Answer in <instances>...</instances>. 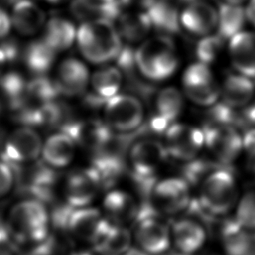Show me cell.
<instances>
[{
    "label": "cell",
    "mask_w": 255,
    "mask_h": 255,
    "mask_svg": "<svg viewBox=\"0 0 255 255\" xmlns=\"http://www.w3.org/2000/svg\"><path fill=\"white\" fill-rule=\"evenodd\" d=\"M167 158L168 154L163 142L151 137L138 138L128 149L129 175L146 200L158 180L157 172Z\"/></svg>",
    "instance_id": "obj_1"
},
{
    "label": "cell",
    "mask_w": 255,
    "mask_h": 255,
    "mask_svg": "<svg viewBox=\"0 0 255 255\" xmlns=\"http://www.w3.org/2000/svg\"><path fill=\"white\" fill-rule=\"evenodd\" d=\"M135 65L138 73L148 81L157 83L169 79L179 65L174 41L162 34L146 38L135 49Z\"/></svg>",
    "instance_id": "obj_2"
},
{
    "label": "cell",
    "mask_w": 255,
    "mask_h": 255,
    "mask_svg": "<svg viewBox=\"0 0 255 255\" xmlns=\"http://www.w3.org/2000/svg\"><path fill=\"white\" fill-rule=\"evenodd\" d=\"M7 225L16 245H31L50 236L51 216L45 203L27 198L13 205L8 213Z\"/></svg>",
    "instance_id": "obj_3"
},
{
    "label": "cell",
    "mask_w": 255,
    "mask_h": 255,
    "mask_svg": "<svg viewBox=\"0 0 255 255\" xmlns=\"http://www.w3.org/2000/svg\"><path fill=\"white\" fill-rule=\"evenodd\" d=\"M122 40L114 22L98 20L82 23L76 42L86 60L102 65L118 58L124 46Z\"/></svg>",
    "instance_id": "obj_4"
},
{
    "label": "cell",
    "mask_w": 255,
    "mask_h": 255,
    "mask_svg": "<svg viewBox=\"0 0 255 255\" xmlns=\"http://www.w3.org/2000/svg\"><path fill=\"white\" fill-rule=\"evenodd\" d=\"M238 185L233 172L226 165L211 170L198 185L197 204L210 216H223L236 206Z\"/></svg>",
    "instance_id": "obj_5"
},
{
    "label": "cell",
    "mask_w": 255,
    "mask_h": 255,
    "mask_svg": "<svg viewBox=\"0 0 255 255\" xmlns=\"http://www.w3.org/2000/svg\"><path fill=\"white\" fill-rule=\"evenodd\" d=\"M133 238L139 250L148 255H161L170 248L172 243L170 225L161 218V214L148 200L140 203L134 223Z\"/></svg>",
    "instance_id": "obj_6"
},
{
    "label": "cell",
    "mask_w": 255,
    "mask_h": 255,
    "mask_svg": "<svg viewBox=\"0 0 255 255\" xmlns=\"http://www.w3.org/2000/svg\"><path fill=\"white\" fill-rule=\"evenodd\" d=\"M103 121L113 132L128 133L142 126L144 107L133 95L118 94L104 105Z\"/></svg>",
    "instance_id": "obj_7"
},
{
    "label": "cell",
    "mask_w": 255,
    "mask_h": 255,
    "mask_svg": "<svg viewBox=\"0 0 255 255\" xmlns=\"http://www.w3.org/2000/svg\"><path fill=\"white\" fill-rule=\"evenodd\" d=\"M181 85L183 95L196 106L209 108L220 99V84L210 66L199 61L185 68Z\"/></svg>",
    "instance_id": "obj_8"
},
{
    "label": "cell",
    "mask_w": 255,
    "mask_h": 255,
    "mask_svg": "<svg viewBox=\"0 0 255 255\" xmlns=\"http://www.w3.org/2000/svg\"><path fill=\"white\" fill-rule=\"evenodd\" d=\"M189 183L181 176L158 179L150 192L148 201L161 215H176L189 208L192 197Z\"/></svg>",
    "instance_id": "obj_9"
},
{
    "label": "cell",
    "mask_w": 255,
    "mask_h": 255,
    "mask_svg": "<svg viewBox=\"0 0 255 255\" xmlns=\"http://www.w3.org/2000/svg\"><path fill=\"white\" fill-rule=\"evenodd\" d=\"M163 136L168 157L181 162L197 158L205 147L203 128L194 125L176 122L165 130Z\"/></svg>",
    "instance_id": "obj_10"
},
{
    "label": "cell",
    "mask_w": 255,
    "mask_h": 255,
    "mask_svg": "<svg viewBox=\"0 0 255 255\" xmlns=\"http://www.w3.org/2000/svg\"><path fill=\"white\" fill-rule=\"evenodd\" d=\"M14 169L16 171V184L30 198L43 203L54 199L58 183V175L54 168L45 162L35 161L26 168L22 165Z\"/></svg>",
    "instance_id": "obj_11"
},
{
    "label": "cell",
    "mask_w": 255,
    "mask_h": 255,
    "mask_svg": "<svg viewBox=\"0 0 255 255\" xmlns=\"http://www.w3.org/2000/svg\"><path fill=\"white\" fill-rule=\"evenodd\" d=\"M202 128L205 147L218 163H232L243 151V138L235 126L205 123Z\"/></svg>",
    "instance_id": "obj_12"
},
{
    "label": "cell",
    "mask_w": 255,
    "mask_h": 255,
    "mask_svg": "<svg viewBox=\"0 0 255 255\" xmlns=\"http://www.w3.org/2000/svg\"><path fill=\"white\" fill-rule=\"evenodd\" d=\"M43 143L37 130L22 126L7 135L1 159L14 168L33 163L42 154Z\"/></svg>",
    "instance_id": "obj_13"
},
{
    "label": "cell",
    "mask_w": 255,
    "mask_h": 255,
    "mask_svg": "<svg viewBox=\"0 0 255 255\" xmlns=\"http://www.w3.org/2000/svg\"><path fill=\"white\" fill-rule=\"evenodd\" d=\"M111 224L112 222L97 208H74L69 215L66 232L80 241L95 245L101 242Z\"/></svg>",
    "instance_id": "obj_14"
},
{
    "label": "cell",
    "mask_w": 255,
    "mask_h": 255,
    "mask_svg": "<svg viewBox=\"0 0 255 255\" xmlns=\"http://www.w3.org/2000/svg\"><path fill=\"white\" fill-rule=\"evenodd\" d=\"M183 93L175 87H164L157 91L153 100L151 114L148 119V129L156 134L165 130L180 117L184 108Z\"/></svg>",
    "instance_id": "obj_15"
},
{
    "label": "cell",
    "mask_w": 255,
    "mask_h": 255,
    "mask_svg": "<svg viewBox=\"0 0 255 255\" xmlns=\"http://www.w3.org/2000/svg\"><path fill=\"white\" fill-rule=\"evenodd\" d=\"M179 23L192 36H209L217 31L218 8L204 0H189L179 11Z\"/></svg>",
    "instance_id": "obj_16"
},
{
    "label": "cell",
    "mask_w": 255,
    "mask_h": 255,
    "mask_svg": "<svg viewBox=\"0 0 255 255\" xmlns=\"http://www.w3.org/2000/svg\"><path fill=\"white\" fill-rule=\"evenodd\" d=\"M102 189L101 180L91 166L74 170L65 180V202L74 208L90 206Z\"/></svg>",
    "instance_id": "obj_17"
},
{
    "label": "cell",
    "mask_w": 255,
    "mask_h": 255,
    "mask_svg": "<svg viewBox=\"0 0 255 255\" xmlns=\"http://www.w3.org/2000/svg\"><path fill=\"white\" fill-rule=\"evenodd\" d=\"M123 82L124 73L118 66H102L91 76L86 104L89 107H104L110 99L120 94Z\"/></svg>",
    "instance_id": "obj_18"
},
{
    "label": "cell",
    "mask_w": 255,
    "mask_h": 255,
    "mask_svg": "<svg viewBox=\"0 0 255 255\" xmlns=\"http://www.w3.org/2000/svg\"><path fill=\"white\" fill-rule=\"evenodd\" d=\"M90 79L87 66L81 60L70 57L58 65L54 82L60 95L78 97L87 93Z\"/></svg>",
    "instance_id": "obj_19"
},
{
    "label": "cell",
    "mask_w": 255,
    "mask_h": 255,
    "mask_svg": "<svg viewBox=\"0 0 255 255\" xmlns=\"http://www.w3.org/2000/svg\"><path fill=\"white\" fill-rule=\"evenodd\" d=\"M61 131L68 133L77 145L85 147L92 152L103 146L115 133L104 121L96 119L72 120Z\"/></svg>",
    "instance_id": "obj_20"
},
{
    "label": "cell",
    "mask_w": 255,
    "mask_h": 255,
    "mask_svg": "<svg viewBox=\"0 0 255 255\" xmlns=\"http://www.w3.org/2000/svg\"><path fill=\"white\" fill-rule=\"evenodd\" d=\"M172 243L179 252L185 254L198 253L205 245L207 231L204 225L194 217H181L171 225Z\"/></svg>",
    "instance_id": "obj_21"
},
{
    "label": "cell",
    "mask_w": 255,
    "mask_h": 255,
    "mask_svg": "<svg viewBox=\"0 0 255 255\" xmlns=\"http://www.w3.org/2000/svg\"><path fill=\"white\" fill-rule=\"evenodd\" d=\"M227 53L235 72L255 79V32L243 30L228 40Z\"/></svg>",
    "instance_id": "obj_22"
},
{
    "label": "cell",
    "mask_w": 255,
    "mask_h": 255,
    "mask_svg": "<svg viewBox=\"0 0 255 255\" xmlns=\"http://www.w3.org/2000/svg\"><path fill=\"white\" fill-rule=\"evenodd\" d=\"M139 208L134 196L121 189L110 190L103 200V213L110 222L120 226L134 224Z\"/></svg>",
    "instance_id": "obj_23"
},
{
    "label": "cell",
    "mask_w": 255,
    "mask_h": 255,
    "mask_svg": "<svg viewBox=\"0 0 255 255\" xmlns=\"http://www.w3.org/2000/svg\"><path fill=\"white\" fill-rule=\"evenodd\" d=\"M220 239L225 255H255V231L242 227L234 218L224 221Z\"/></svg>",
    "instance_id": "obj_24"
},
{
    "label": "cell",
    "mask_w": 255,
    "mask_h": 255,
    "mask_svg": "<svg viewBox=\"0 0 255 255\" xmlns=\"http://www.w3.org/2000/svg\"><path fill=\"white\" fill-rule=\"evenodd\" d=\"M255 96L253 80L237 72L225 76L220 84V99L233 109H243L248 106Z\"/></svg>",
    "instance_id": "obj_25"
},
{
    "label": "cell",
    "mask_w": 255,
    "mask_h": 255,
    "mask_svg": "<svg viewBox=\"0 0 255 255\" xmlns=\"http://www.w3.org/2000/svg\"><path fill=\"white\" fill-rule=\"evenodd\" d=\"M76 142L64 131H58L50 135L43 143V161L54 169L68 166L76 154Z\"/></svg>",
    "instance_id": "obj_26"
},
{
    "label": "cell",
    "mask_w": 255,
    "mask_h": 255,
    "mask_svg": "<svg viewBox=\"0 0 255 255\" xmlns=\"http://www.w3.org/2000/svg\"><path fill=\"white\" fill-rule=\"evenodd\" d=\"M12 25L23 36H33L44 29L46 15L44 11L31 0H16L13 4Z\"/></svg>",
    "instance_id": "obj_27"
},
{
    "label": "cell",
    "mask_w": 255,
    "mask_h": 255,
    "mask_svg": "<svg viewBox=\"0 0 255 255\" xmlns=\"http://www.w3.org/2000/svg\"><path fill=\"white\" fill-rule=\"evenodd\" d=\"M122 8L120 1L107 3L100 0H72L70 5L72 15L82 23L98 20L115 22L123 11Z\"/></svg>",
    "instance_id": "obj_28"
},
{
    "label": "cell",
    "mask_w": 255,
    "mask_h": 255,
    "mask_svg": "<svg viewBox=\"0 0 255 255\" xmlns=\"http://www.w3.org/2000/svg\"><path fill=\"white\" fill-rule=\"evenodd\" d=\"M115 22L122 39L129 44L144 41L152 29L146 12L142 11H122Z\"/></svg>",
    "instance_id": "obj_29"
},
{
    "label": "cell",
    "mask_w": 255,
    "mask_h": 255,
    "mask_svg": "<svg viewBox=\"0 0 255 255\" xmlns=\"http://www.w3.org/2000/svg\"><path fill=\"white\" fill-rule=\"evenodd\" d=\"M77 32L78 29H76L72 21L56 16L46 22L42 38L58 53L69 49L76 42Z\"/></svg>",
    "instance_id": "obj_30"
},
{
    "label": "cell",
    "mask_w": 255,
    "mask_h": 255,
    "mask_svg": "<svg viewBox=\"0 0 255 255\" xmlns=\"http://www.w3.org/2000/svg\"><path fill=\"white\" fill-rule=\"evenodd\" d=\"M56 54L43 38L33 40L23 51L24 65L34 76H45L53 67Z\"/></svg>",
    "instance_id": "obj_31"
},
{
    "label": "cell",
    "mask_w": 255,
    "mask_h": 255,
    "mask_svg": "<svg viewBox=\"0 0 255 255\" xmlns=\"http://www.w3.org/2000/svg\"><path fill=\"white\" fill-rule=\"evenodd\" d=\"M146 14L151 27L159 31V34L170 36L180 29L179 11L169 1L157 0Z\"/></svg>",
    "instance_id": "obj_32"
},
{
    "label": "cell",
    "mask_w": 255,
    "mask_h": 255,
    "mask_svg": "<svg viewBox=\"0 0 255 255\" xmlns=\"http://www.w3.org/2000/svg\"><path fill=\"white\" fill-rule=\"evenodd\" d=\"M246 21L244 7L223 2L218 8V27L216 33L223 39L229 40L234 35L243 31Z\"/></svg>",
    "instance_id": "obj_33"
},
{
    "label": "cell",
    "mask_w": 255,
    "mask_h": 255,
    "mask_svg": "<svg viewBox=\"0 0 255 255\" xmlns=\"http://www.w3.org/2000/svg\"><path fill=\"white\" fill-rule=\"evenodd\" d=\"M28 81L17 72H7L0 75V94L7 102L11 111L23 100Z\"/></svg>",
    "instance_id": "obj_34"
},
{
    "label": "cell",
    "mask_w": 255,
    "mask_h": 255,
    "mask_svg": "<svg viewBox=\"0 0 255 255\" xmlns=\"http://www.w3.org/2000/svg\"><path fill=\"white\" fill-rule=\"evenodd\" d=\"M131 239L132 236L127 227L112 223L98 245L111 255H123L131 248Z\"/></svg>",
    "instance_id": "obj_35"
},
{
    "label": "cell",
    "mask_w": 255,
    "mask_h": 255,
    "mask_svg": "<svg viewBox=\"0 0 255 255\" xmlns=\"http://www.w3.org/2000/svg\"><path fill=\"white\" fill-rule=\"evenodd\" d=\"M224 42L225 39H223L218 33L200 38L195 49L197 61L206 65L214 63L223 50Z\"/></svg>",
    "instance_id": "obj_36"
},
{
    "label": "cell",
    "mask_w": 255,
    "mask_h": 255,
    "mask_svg": "<svg viewBox=\"0 0 255 255\" xmlns=\"http://www.w3.org/2000/svg\"><path fill=\"white\" fill-rule=\"evenodd\" d=\"M234 219L247 230L255 231V190L247 191L239 197Z\"/></svg>",
    "instance_id": "obj_37"
},
{
    "label": "cell",
    "mask_w": 255,
    "mask_h": 255,
    "mask_svg": "<svg viewBox=\"0 0 255 255\" xmlns=\"http://www.w3.org/2000/svg\"><path fill=\"white\" fill-rule=\"evenodd\" d=\"M16 171L8 162L0 159V199L7 196L16 185Z\"/></svg>",
    "instance_id": "obj_38"
},
{
    "label": "cell",
    "mask_w": 255,
    "mask_h": 255,
    "mask_svg": "<svg viewBox=\"0 0 255 255\" xmlns=\"http://www.w3.org/2000/svg\"><path fill=\"white\" fill-rule=\"evenodd\" d=\"M243 138V151L248 157V160H255V128H249L244 134Z\"/></svg>",
    "instance_id": "obj_39"
},
{
    "label": "cell",
    "mask_w": 255,
    "mask_h": 255,
    "mask_svg": "<svg viewBox=\"0 0 255 255\" xmlns=\"http://www.w3.org/2000/svg\"><path fill=\"white\" fill-rule=\"evenodd\" d=\"M123 8L146 12L157 0H119Z\"/></svg>",
    "instance_id": "obj_40"
},
{
    "label": "cell",
    "mask_w": 255,
    "mask_h": 255,
    "mask_svg": "<svg viewBox=\"0 0 255 255\" xmlns=\"http://www.w3.org/2000/svg\"><path fill=\"white\" fill-rule=\"evenodd\" d=\"M12 25L11 16L2 8H0V40L5 39L9 33Z\"/></svg>",
    "instance_id": "obj_41"
},
{
    "label": "cell",
    "mask_w": 255,
    "mask_h": 255,
    "mask_svg": "<svg viewBox=\"0 0 255 255\" xmlns=\"http://www.w3.org/2000/svg\"><path fill=\"white\" fill-rule=\"evenodd\" d=\"M240 120L250 128H255V102L252 101L248 106L243 108Z\"/></svg>",
    "instance_id": "obj_42"
},
{
    "label": "cell",
    "mask_w": 255,
    "mask_h": 255,
    "mask_svg": "<svg viewBox=\"0 0 255 255\" xmlns=\"http://www.w3.org/2000/svg\"><path fill=\"white\" fill-rule=\"evenodd\" d=\"M73 255H111L108 251H106L102 246L95 244L91 245L89 248L84 249L82 251L74 252Z\"/></svg>",
    "instance_id": "obj_43"
},
{
    "label": "cell",
    "mask_w": 255,
    "mask_h": 255,
    "mask_svg": "<svg viewBox=\"0 0 255 255\" xmlns=\"http://www.w3.org/2000/svg\"><path fill=\"white\" fill-rule=\"evenodd\" d=\"M244 9L247 22L255 27V0H248Z\"/></svg>",
    "instance_id": "obj_44"
},
{
    "label": "cell",
    "mask_w": 255,
    "mask_h": 255,
    "mask_svg": "<svg viewBox=\"0 0 255 255\" xmlns=\"http://www.w3.org/2000/svg\"><path fill=\"white\" fill-rule=\"evenodd\" d=\"M0 255H17V249L14 245L0 246Z\"/></svg>",
    "instance_id": "obj_45"
},
{
    "label": "cell",
    "mask_w": 255,
    "mask_h": 255,
    "mask_svg": "<svg viewBox=\"0 0 255 255\" xmlns=\"http://www.w3.org/2000/svg\"><path fill=\"white\" fill-rule=\"evenodd\" d=\"M6 138H7V135L5 134L4 129L0 127V159H1L2 154H3V150H4V146H5Z\"/></svg>",
    "instance_id": "obj_46"
},
{
    "label": "cell",
    "mask_w": 255,
    "mask_h": 255,
    "mask_svg": "<svg viewBox=\"0 0 255 255\" xmlns=\"http://www.w3.org/2000/svg\"><path fill=\"white\" fill-rule=\"evenodd\" d=\"M123 255H148L146 253H144L143 251L139 250V249H134V248H130L128 252H126Z\"/></svg>",
    "instance_id": "obj_47"
},
{
    "label": "cell",
    "mask_w": 255,
    "mask_h": 255,
    "mask_svg": "<svg viewBox=\"0 0 255 255\" xmlns=\"http://www.w3.org/2000/svg\"><path fill=\"white\" fill-rule=\"evenodd\" d=\"M198 255H221L220 253L214 251V250H205V251H199Z\"/></svg>",
    "instance_id": "obj_48"
},
{
    "label": "cell",
    "mask_w": 255,
    "mask_h": 255,
    "mask_svg": "<svg viewBox=\"0 0 255 255\" xmlns=\"http://www.w3.org/2000/svg\"><path fill=\"white\" fill-rule=\"evenodd\" d=\"M248 0H223V2L225 3H229V4H236V5H240L243 2H247Z\"/></svg>",
    "instance_id": "obj_49"
},
{
    "label": "cell",
    "mask_w": 255,
    "mask_h": 255,
    "mask_svg": "<svg viewBox=\"0 0 255 255\" xmlns=\"http://www.w3.org/2000/svg\"><path fill=\"white\" fill-rule=\"evenodd\" d=\"M249 162V169L255 176V160H248Z\"/></svg>",
    "instance_id": "obj_50"
},
{
    "label": "cell",
    "mask_w": 255,
    "mask_h": 255,
    "mask_svg": "<svg viewBox=\"0 0 255 255\" xmlns=\"http://www.w3.org/2000/svg\"><path fill=\"white\" fill-rule=\"evenodd\" d=\"M46 2H50V3H61V2H65L67 0H43Z\"/></svg>",
    "instance_id": "obj_51"
},
{
    "label": "cell",
    "mask_w": 255,
    "mask_h": 255,
    "mask_svg": "<svg viewBox=\"0 0 255 255\" xmlns=\"http://www.w3.org/2000/svg\"><path fill=\"white\" fill-rule=\"evenodd\" d=\"M168 255H190V254H185V253H182V252H175V253H171V254H168Z\"/></svg>",
    "instance_id": "obj_52"
},
{
    "label": "cell",
    "mask_w": 255,
    "mask_h": 255,
    "mask_svg": "<svg viewBox=\"0 0 255 255\" xmlns=\"http://www.w3.org/2000/svg\"><path fill=\"white\" fill-rule=\"evenodd\" d=\"M100 1L107 2V3H112V2H117V1H119V0H100Z\"/></svg>",
    "instance_id": "obj_53"
},
{
    "label": "cell",
    "mask_w": 255,
    "mask_h": 255,
    "mask_svg": "<svg viewBox=\"0 0 255 255\" xmlns=\"http://www.w3.org/2000/svg\"><path fill=\"white\" fill-rule=\"evenodd\" d=\"M1 108H2V107H1V101H0V112H1Z\"/></svg>",
    "instance_id": "obj_54"
},
{
    "label": "cell",
    "mask_w": 255,
    "mask_h": 255,
    "mask_svg": "<svg viewBox=\"0 0 255 255\" xmlns=\"http://www.w3.org/2000/svg\"><path fill=\"white\" fill-rule=\"evenodd\" d=\"M164 1H170V0H164Z\"/></svg>",
    "instance_id": "obj_55"
},
{
    "label": "cell",
    "mask_w": 255,
    "mask_h": 255,
    "mask_svg": "<svg viewBox=\"0 0 255 255\" xmlns=\"http://www.w3.org/2000/svg\"><path fill=\"white\" fill-rule=\"evenodd\" d=\"M73 253H74V252H73ZM72 255H73V254H72Z\"/></svg>",
    "instance_id": "obj_56"
},
{
    "label": "cell",
    "mask_w": 255,
    "mask_h": 255,
    "mask_svg": "<svg viewBox=\"0 0 255 255\" xmlns=\"http://www.w3.org/2000/svg\"><path fill=\"white\" fill-rule=\"evenodd\" d=\"M187 1H189V0H187Z\"/></svg>",
    "instance_id": "obj_57"
}]
</instances>
